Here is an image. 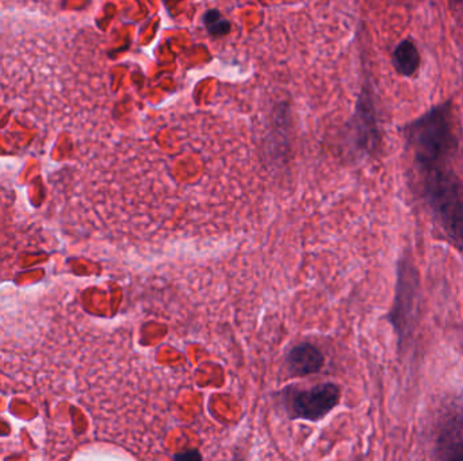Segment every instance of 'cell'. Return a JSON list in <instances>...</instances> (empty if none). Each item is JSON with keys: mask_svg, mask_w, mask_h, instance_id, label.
Here are the masks:
<instances>
[{"mask_svg": "<svg viewBox=\"0 0 463 461\" xmlns=\"http://www.w3.org/2000/svg\"><path fill=\"white\" fill-rule=\"evenodd\" d=\"M416 163L425 172L440 168V164L457 147L452 129L451 102L432 107L405 129Z\"/></svg>", "mask_w": 463, "mask_h": 461, "instance_id": "1", "label": "cell"}, {"mask_svg": "<svg viewBox=\"0 0 463 461\" xmlns=\"http://www.w3.org/2000/svg\"><path fill=\"white\" fill-rule=\"evenodd\" d=\"M32 242L12 188L0 183V282L14 272L18 258Z\"/></svg>", "mask_w": 463, "mask_h": 461, "instance_id": "2", "label": "cell"}, {"mask_svg": "<svg viewBox=\"0 0 463 461\" xmlns=\"http://www.w3.org/2000/svg\"><path fill=\"white\" fill-rule=\"evenodd\" d=\"M420 279L416 267L403 258L398 263L397 288H395V303L390 312L389 320L398 336V341L403 344L416 323L419 312Z\"/></svg>", "mask_w": 463, "mask_h": 461, "instance_id": "3", "label": "cell"}, {"mask_svg": "<svg viewBox=\"0 0 463 461\" xmlns=\"http://www.w3.org/2000/svg\"><path fill=\"white\" fill-rule=\"evenodd\" d=\"M340 401V390L333 383H324L309 390L295 391L289 401V410L295 418L319 420Z\"/></svg>", "mask_w": 463, "mask_h": 461, "instance_id": "4", "label": "cell"}, {"mask_svg": "<svg viewBox=\"0 0 463 461\" xmlns=\"http://www.w3.org/2000/svg\"><path fill=\"white\" fill-rule=\"evenodd\" d=\"M433 212L441 222L447 239L452 247L463 252V193L462 190L451 194L433 204Z\"/></svg>", "mask_w": 463, "mask_h": 461, "instance_id": "5", "label": "cell"}, {"mask_svg": "<svg viewBox=\"0 0 463 461\" xmlns=\"http://www.w3.org/2000/svg\"><path fill=\"white\" fill-rule=\"evenodd\" d=\"M436 453L441 460H463V412L452 415L443 423L436 441Z\"/></svg>", "mask_w": 463, "mask_h": 461, "instance_id": "6", "label": "cell"}, {"mask_svg": "<svg viewBox=\"0 0 463 461\" xmlns=\"http://www.w3.org/2000/svg\"><path fill=\"white\" fill-rule=\"evenodd\" d=\"M355 136L363 149H371L377 141V117L370 91L363 90L355 114Z\"/></svg>", "mask_w": 463, "mask_h": 461, "instance_id": "7", "label": "cell"}, {"mask_svg": "<svg viewBox=\"0 0 463 461\" xmlns=\"http://www.w3.org/2000/svg\"><path fill=\"white\" fill-rule=\"evenodd\" d=\"M287 366L297 376L316 374L324 366V356L314 345L300 344L290 350Z\"/></svg>", "mask_w": 463, "mask_h": 461, "instance_id": "8", "label": "cell"}, {"mask_svg": "<svg viewBox=\"0 0 463 461\" xmlns=\"http://www.w3.org/2000/svg\"><path fill=\"white\" fill-rule=\"evenodd\" d=\"M393 67L400 77H412L420 68L419 50L411 40H404L395 48L392 56Z\"/></svg>", "mask_w": 463, "mask_h": 461, "instance_id": "9", "label": "cell"}, {"mask_svg": "<svg viewBox=\"0 0 463 461\" xmlns=\"http://www.w3.org/2000/svg\"><path fill=\"white\" fill-rule=\"evenodd\" d=\"M204 26L212 36H225L231 32V23L223 20L222 15L217 10L207 12L204 18Z\"/></svg>", "mask_w": 463, "mask_h": 461, "instance_id": "10", "label": "cell"}, {"mask_svg": "<svg viewBox=\"0 0 463 461\" xmlns=\"http://www.w3.org/2000/svg\"><path fill=\"white\" fill-rule=\"evenodd\" d=\"M177 458H201V456L195 452V450H190V452L180 453V455L175 456Z\"/></svg>", "mask_w": 463, "mask_h": 461, "instance_id": "11", "label": "cell"}]
</instances>
